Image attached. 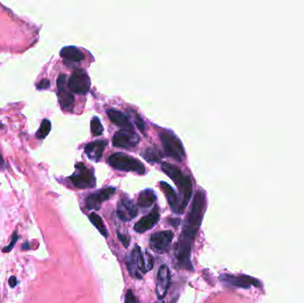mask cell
<instances>
[{
  "label": "cell",
  "instance_id": "obj_1",
  "mask_svg": "<svg viewBox=\"0 0 304 303\" xmlns=\"http://www.w3.org/2000/svg\"><path fill=\"white\" fill-rule=\"evenodd\" d=\"M206 195L203 192H197L191 204L190 212L183 224V232L180 236L176 249V257L180 268L193 271L190 260L191 246L197 231L200 228L205 210H206Z\"/></svg>",
  "mask_w": 304,
  "mask_h": 303
},
{
  "label": "cell",
  "instance_id": "obj_2",
  "mask_svg": "<svg viewBox=\"0 0 304 303\" xmlns=\"http://www.w3.org/2000/svg\"><path fill=\"white\" fill-rule=\"evenodd\" d=\"M161 168L162 171L172 179L173 181L176 183V187L179 190L180 195H181L180 205H181V211L183 213L192 196V192H193L192 181L190 180V177L184 175L178 167L173 166L169 163H163Z\"/></svg>",
  "mask_w": 304,
  "mask_h": 303
},
{
  "label": "cell",
  "instance_id": "obj_3",
  "mask_svg": "<svg viewBox=\"0 0 304 303\" xmlns=\"http://www.w3.org/2000/svg\"><path fill=\"white\" fill-rule=\"evenodd\" d=\"M108 162L115 169L132 172L138 174H144L146 173V169L143 163L122 152L112 154L108 159Z\"/></svg>",
  "mask_w": 304,
  "mask_h": 303
},
{
  "label": "cell",
  "instance_id": "obj_4",
  "mask_svg": "<svg viewBox=\"0 0 304 303\" xmlns=\"http://www.w3.org/2000/svg\"><path fill=\"white\" fill-rule=\"evenodd\" d=\"M160 139L166 156L178 162L183 161L185 159V152L182 141L176 134L170 131H163L160 133Z\"/></svg>",
  "mask_w": 304,
  "mask_h": 303
},
{
  "label": "cell",
  "instance_id": "obj_5",
  "mask_svg": "<svg viewBox=\"0 0 304 303\" xmlns=\"http://www.w3.org/2000/svg\"><path fill=\"white\" fill-rule=\"evenodd\" d=\"M126 267L130 276L136 279H142L148 272L143 253L139 246L136 245L132 252L126 257Z\"/></svg>",
  "mask_w": 304,
  "mask_h": 303
},
{
  "label": "cell",
  "instance_id": "obj_6",
  "mask_svg": "<svg viewBox=\"0 0 304 303\" xmlns=\"http://www.w3.org/2000/svg\"><path fill=\"white\" fill-rule=\"evenodd\" d=\"M70 180L76 188H93L96 184V179L91 170L88 169L83 163L76 165V172L70 177Z\"/></svg>",
  "mask_w": 304,
  "mask_h": 303
},
{
  "label": "cell",
  "instance_id": "obj_7",
  "mask_svg": "<svg viewBox=\"0 0 304 303\" xmlns=\"http://www.w3.org/2000/svg\"><path fill=\"white\" fill-rule=\"evenodd\" d=\"M91 87V80L88 74L83 69H77L72 73L68 81L70 90L78 94H86Z\"/></svg>",
  "mask_w": 304,
  "mask_h": 303
},
{
  "label": "cell",
  "instance_id": "obj_8",
  "mask_svg": "<svg viewBox=\"0 0 304 303\" xmlns=\"http://www.w3.org/2000/svg\"><path fill=\"white\" fill-rule=\"evenodd\" d=\"M175 234L171 231L155 232L150 236V246L156 253H164L168 251Z\"/></svg>",
  "mask_w": 304,
  "mask_h": 303
},
{
  "label": "cell",
  "instance_id": "obj_9",
  "mask_svg": "<svg viewBox=\"0 0 304 303\" xmlns=\"http://www.w3.org/2000/svg\"><path fill=\"white\" fill-rule=\"evenodd\" d=\"M57 96L59 103L65 110H72L74 104V95L69 91L66 75L61 74L57 80Z\"/></svg>",
  "mask_w": 304,
  "mask_h": 303
},
{
  "label": "cell",
  "instance_id": "obj_10",
  "mask_svg": "<svg viewBox=\"0 0 304 303\" xmlns=\"http://www.w3.org/2000/svg\"><path fill=\"white\" fill-rule=\"evenodd\" d=\"M140 138L133 130L121 129L118 131L112 138L115 147L130 148L136 147L139 143Z\"/></svg>",
  "mask_w": 304,
  "mask_h": 303
},
{
  "label": "cell",
  "instance_id": "obj_11",
  "mask_svg": "<svg viewBox=\"0 0 304 303\" xmlns=\"http://www.w3.org/2000/svg\"><path fill=\"white\" fill-rule=\"evenodd\" d=\"M117 214L122 221L128 222L137 216L138 208L132 200L126 197H122L117 206Z\"/></svg>",
  "mask_w": 304,
  "mask_h": 303
},
{
  "label": "cell",
  "instance_id": "obj_12",
  "mask_svg": "<svg viewBox=\"0 0 304 303\" xmlns=\"http://www.w3.org/2000/svg\"><path fill=\"white\" fill-rule=\"evenodd\" d=\"M115 192H116V188L110 187V188L100 190L93 194H90L86 199V208L88 210H95V211L100 210L102 204L104 201H107L111 199V197L114 195Z\"/></svg>",
  "mask_w": 304,
  "mask_h": 303
},
{
  "label": "cell",
  "instance_id": "obj_13",
  "mask_svg": "<svg viewBox=\"0 0 304 303\" xmlns=\"http://www.w3.org/2000/svg\"><path fill=\"white\" fill-rule=\"evenodd\" d=\"M171 284V272L169 268L163 264L158 271L157 278V288L156 292L158 299H164L168 292L169 286Z\"/></svg>",
  "mask_w": 304,
  "mask_h": 303
},
{
  "label": "cell",
  "instance_id": "obj_14",
  "mask_svg": "<svg viewBox=\"0 0 304 303\" xmlns=\"http://www.w3.org/2000/svg\"><path fill=\"white\" fill-rule=\"evenodd\" d=\"M220 279L222 280V283H225L227 285L241 287V288L247 289L249 288L252 285H256V286L260 285L256 279L244 275L233 276V275L223 274L221 275Z\"/></svg>",
  "mask_w": 304,
  "mask_h": 303
},
{
  "label": "cell",
  "instance_id": "obj_15",
  "mask_svg": "<svg viewBox=\"0 0 304 303\" xmlns=\"http://www.w3.org/2000/svg\"><path fill=\"white\" fill-rule=\"evenodd\" d=\"M159 219H160V214L158 212V206H156L150 213H148L147 215L143 216L136 222L133 230L137 233H144L145 231H148L154 227L155 225L158 223Z\"/></svg>",
  "mask_w": 304,
  "mask_h": 303
},
{
  "label": "cell",
  "instance_id": "obj_16",
  "mask_svg": "<svg viewBox=\"0 0 304 303\" xmlns=\"http://www.w3.org/2000/svg\"><path fill=\"white\" fill-rule=\"evenodd\" d=\"M108 141L106 140L92 141L86 145L85 152L89 159L93 161H99L104 155V149L107 146Z\"/></svg>",
  "mask_w": 304,
  "mask_h": 303
},
{
  "label": "cell",
  "instance_id": "obj_17",
  "mask_svg": "<svg viewBox=\"0 0 304 303\" xmlns=\"http://www.w3.org/2000/svg\"><path fill=\"white\" fill-rule=\"evenodd\" d=\"M159 185H160L162 191L165 193V198L167 199V202H168L171 210L176 214H181L182 211H181V206H180V200L176 192L174 191V188L165 181H160Z\"/></svg>",
  "mask_w": 304,
  "mask_h": 303
},
{
  "label": "cell",
  "instance_id": "obj_18",
  "mask_svg": "<svg viewBox=\"0 0 304 303\" xmlns=\"http://www.w3.org/2000/svg\"><path fill=\"white\" fill-rule=\"evenodd\" d=\"M108 117L110 118L112 123L121 127L122 129H127V130H133L132 124L130 123L127 117L123 114L121 111L115 108H111L107 110Z\"/></svg>",
  "mask_w": 304,
  "mask_h": 303
},
{
  "label": "cell",
  "instance_id": "obj_19",
  "mask_svg": "<svg viewBox=\"0 0 304 303\" xmlns=\"http://www.w3.org/2000/svg\"><path fill=\"white\" fill-rule=\"evenodd\" d=\"M60 54L64 60H67L69 62H81L85 58L84 54L81 51L79 50L78 47H72V46L63 47L61 49Z\"/></svg>",
  "mask_w": 304,
  "mask_h": 303
},
{
  "label": "cell",
  "instance_id": "obj_20",
  "mask_svg": "<svg viewBox=\"0 0 304 303\" xmlns=\"http://www.w3.org/2000/svg\"><path fill=\"white\" fill-rule=\"evenodd\" d=\"M156 199H157V197L155 195L154 192L150 188H147L140 193L138 199H137V204L140 207L148 208V207L152 206L156 201Z\"/></svg>",
  "mask_w": 304,
  "mask_h": 303
},
{
  "label": "cell",
  "instance_id": "obj_21",
  "mask_svg": "<svg viewBox=\"0 0 304 303\" xmlns=\"http://www.w3.org/2000/svg\"><path fill=\"white\" fill-rule=\"evenodd\" d=\"M142 156L148 162H158L163 158L161 152H159V149L156 147H150L144 149L142 153Z\"/></svg>",
  "mask_w": 304,
  "mask_h": 303
},
{
  "label": "cell",
  "instance_id": "obj_22",
  "mask_svg": "<svg viewBox=\"0 0 304 303\" xmlns=\"http://www.w3.org/2000/svg\"><path fill=\"white\" fill-rule=\"evenodd\" d=\"M89 220L90 221L93 223V226L96 228L100 234L103 235L105 238H107V228L105 226V224H104L103 219H102L97 213H92L89 215Z\"/></svg>",
  "mask_w": 304,
  "mask_h": 303
},
{
  "label": "cell",
  "instance_id": "obj_23",
  "mask_svg": "<svg viewBox=\"0 0 304 303\" xmlns=\"http://www.w3.org/2000/svg\"><path fill=\"white\" fill-rule=\"evenodd\" d=\"M50 131L51 122L49 120L45 119L42 121L40 129L37 132L36 137L39 138V139H44V138L47 137L48 134L50 133Z\"/></svg>",
  "mask_w": 304,
  "mask_h": 303
},
{
  "label": "cell",
  "instance_id": "obj_24",
  "mask_svg": "<svg viewBox=\"0 0 304 303\" xmlns=\"http://www.w3.org/2000/svg\"><path fill=\"white\" fill-rule=\"evenodd\" d=\"M91 132L93 136H100L104 133V127L100 123V119L93 117L91 121Z\"/></svg>",
  "mask_w": 304,
  "mask_h": 303
},
{
  "label": "cell",
  "instance_id": "obj_25",
  "mask_svg": "<svg viewBox=\"0 0 304 303\" xmlns=\"http://www.w3.org/2000/svg\"><path fill=\"white\" fill-rule=\"evenodd\" d=\"M130 114L132 116V119L133 120V122H134L136 126H137V127L139 128L140 131L142 133H143V134H145L146 128H145V124L143 122V119H141L140 116L136 111H133V110H131Z\"/></svg>",
  "mask_w": 304,
  "mask_h": 303
},
{
  "label": "cell",
  "instance_id": "obj_26",
  "mask_svg": "<svg viewBox=\"0 0 304 303\" xmlns=\"http://www.w3.org/2000/svg\"><path fill=\"white\" fill-rule=\"evenodd\" d=\"M18 234H17V232L15 231V232H14L13 236H12V239L11 242H10V244H9L8 246H6V247H4V248L2 249V252L5 253H10L12 250H13V248L15 247V245H16V243H17V241H18Z\"/></svg>",
  "mask_w": 304,
  "mask_h": 303
},
{
  "label": "cell",
  "instance_id": "obj_27",
  "mask_svg": "<svg viewBox=\"0 0 304 303\" xmlns=\"http://www.w3.org/2000/svg\"><path fill=\"white\" fill-rule=\"evenodd\" d=\"M143 257H144V261H145V265H146L147 271H151L153 269V266H154L153 257H152V255H150V253L147 252V251L143 254Z\"/></svg>",
  "mask_w": 304,
  "mask_h": 303
},
{
  "label": "cell",
  "instance_id": "obj_28",
  "mask_svg": "<svg viewBox=\"0 0 304 303\" xmlns=\"http://www.w3.org/2000/svg\"><path fill=\"white\" fill-rule=\"evenodd\" d=\"M125 303H137V299L132 290H128L125 297Z\"/></svg>",
  "mask_w": 304,
  "mask_h": 303
},
{
  "label": "cell",
  "instance_id": "obj_29",
  "mask_svg": "<svg viewBox=\"0 0 304 303\" xmlns=\"http://www.w3.org/2000/svg\"><path fill=\"white\" fill-rule=\"evenodd\" d=\"M50 87V81L48 80H42L37 85V88L40 90H45Z\"/></svg>",
  "mask_w": 304,
  "mask_h": 303
},
{
  "label": "cell",
  "instance_id": "obj_30",
  "mask_svg": "<svg viewBox=\"0 0 304 303\" xmlns=\"http://www.w3.org/2000/svg\"><path fill=\"white\" fill-rule=\"evenodd\" d=\"M118 239H119V240L121 241L122 244H123V245H124V246H125V247H127V246H129V243H130V239H129V238H127L126 236H125V235L120 234L119 232H118Z\"/></svg>",
  "mask_w": 304,
  "mask_h": 303
},
{
  "label": "cell",
  "instance_id": "obj_31",
  "mask_svg": "<svg viewBox=\"0 0 304 303\" xmlns=\"http://www.w3.org/2000/svg\"><path fill=\"white\" fill-rule=\"evenodd\" d=\"M9 285L11 288H15L17 285V278L15 276H12L11 278H9Z\"/></svg>",
  "mask_w": 304,
  "mask_h": 303
},
{
  "label": "cell",
  "instance_id": "obj_32",
  "mask_svg": "<svg viewBox=\"0 0 304 303\" xmlns=\"http://www.w3.org/2000/svg\"><path fill=\"white\" fill-rule=\"evenodd\" d=\"M5 166V160L2 156L0 154V167H3Z\"/></svg>",
  "mask_w": 304,
  "mask_h": 303
}]
</instances>
